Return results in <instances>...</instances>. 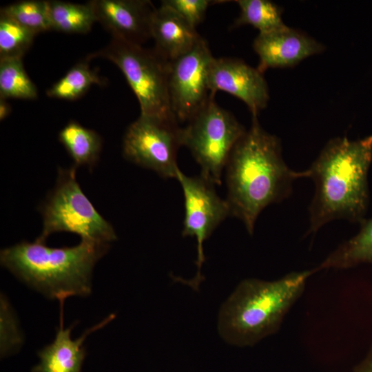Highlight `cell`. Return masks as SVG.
<instances>
[{
    "mask_svg": "<svg viewBox=\"0 0 372 372\" xmlns=\"http://www.w3.org/2000/svg\"><path fill=\"white\" fill-rule=\"evenodd\" d=\"M37 34L0 12V59H22Z\"/></svg>",
    "mask_w": 372,
    "mask_h": 372,
    "instance_id": "cell-23",
    "label": "cell"
},
{
    "mask_svg": "<svg viewBox=\"0 0 372 372\" xmlns=\"http://www.w3.org/2000/svg\"><path fill=\"white\" fill-rule=\"evenodd\" d=\"M150 33L155 43L154 50L167 61L187 53L202 38L196 28L163 4L154 10Z\"/></svg>",
    "mask_w": 372,
    "mask_h": 372,
    "instance_id": "cell-15",
    "label": "cell"
},
{
    "mask_svg": "<svg viewBox=\"0 0 372 372\" xmlns=\"http://www.w3.org/2000/svg\"><path fill=\"white\" fill-rule=\"evenodd\" d=\"M317 271L316 268L292 271L272 281H241L219 311L220 335L229 344L247 347L276 333L307 280Z\"/></svg>",
    "mask_w": 372,
    "mask_h": 372,
    "instance_id": "cell-4",
    "label": "cell"
},
{
    "mask_svg": "<svg viewBox=\"0 0 372 372\" xmlns=\"http://www.w3.org/2000/svg\"><path fill=\"white\" fill-rule=\"evenodd\" d=\"M230 216L240 220L250 235L267 206L283 201L292 193L302 172L289 168L282 155L281 141L268 133L252 115L251 125L233 148L226 167Z\"/></svg>",
    "mask_w": 372,
    "mask_h": 372,
    "instance_id": "cell-1",
    "label": "cell"
},
{
    "mask_svg": "<svg viewBox=\"0 0 372 372\" xmlns=\"http://www.w3.org/2000/svg\"><path fill=\"white\" fill-rule=\"evenodd\" d=\"M253 49L259 57L258 70L293 67L304 59L322 52L323 44L304 32L286 26L269 32L258 33Z\"/></svg>",
    "mask_w": 372,
    "mask_h": 372,
    "instance_id": "cell-13",
    "label": "cell"
},
{
    "mask_svg": "<svg viewBox=\"0 0 372 372\" xmlns=\"http://www.w3.org/2000/svg\"><path fill=\"white\" fill-rule=\"evenodd\" d=\"M245 132L235 116L213 97L181 128V143L200 165V176L220 185L230 154Z\"/></svg>",
    "mask_w": 372,
    "mask_h": 372,
    "instance_id": "cell-7",
    "label": "cell"
},
{
    "mask_svg": "<svg viewBox=\"0 0 372 372\" xmlns=\"http://www.w3.org/2000/svg\"><path fill=\"white\" fill-rule=\"evenodd\" d=\"M114 63L138 99L141 115L178 123L174 116L168 92V61L155 50L112 38L101 50L90 54Z\"/></svg>",
    "mask_w": 372,
    "mask_h": 372,
    "instance_id": "cell-6",
    "label": "cell"
},
{
    "mask_svg": "<svg viewBox=\"0 0 372 372\" xmlns=\"http://www.w3.org/2000/svg\"><path fill=\"white\" fill-rule=\"evenodd\" d=\"M176 178L180 183L185 199L183 236L195 237L198 258L196 276L189 285L197 289L202 280L200 269L205 260L203 243L227 216L230 210L226 200L222 199L214 189V184L199 176H188L180 169Z\"/></svg>",
    "mask_w": 372,
    "mask_h": 372,
    "instance_id": "cell-10",
    "label": "cell"
},
{
    "mask_svg": "<svg viewBox=\"0 0 372 372\" xmlns=\"http://www.w3.org/2000/svg\"><path fill=\"white\" fill-rule=\"evenodd\" d=\"M214 56L202 37L187 53L168 61V92L171 110L178 122L189 121L214 97L208 74Z\"/></svg>",
    "mask_w": 372,
    "mask_h": 372,
    "instance_id": "cell-9",
    "label": "cell"
},
{
    "mask_svg": "<svg viewBox=\"0 0 372 372\" xmlns=\"http://www.w3.org/2000/svg\"><path fill=\"white\" fill-rule=\"evenodd\" d=\"M1 357L18 351L23 340L17 320L4 296H1Z\"/></svg>",
    "mask_w": 372,
    "mask_h": 372,
    "instance_id": "cell-24",
    "label": "cell"
},
{
    "mask_svg": "<svg viewBox=\"0 0 372 372\" xmlns=\"http://www.w3.org/2000/svg\"><path fill=\"white\" fill-rule=\"evenodd\" d=\"M52 30L70 34L90 32L96 20L94 10L88 1L75 3L59 0L48 1Z\"/></svg>",
    "mask_w": 372,
    "mask_h": 372,
    "instance_id": "cell-18",
    "label": "cell"
},
{
    "mask_svg": "<svg viewBox=\"0 0 372 372\" xmlns=\"http://www.w3.org/2000/svg\"><path fill=\"white\" fill-rule=\"evenodd\" d=\"M11 106L6 99H0V120H4L10 113Z\"/></svg>",
    "mask_w": 372,
    "mask_h": 372,
    "instance_id": "cell-26",
    "label": "cell"
},
{
    "mask_svg": "<svg viewBox=\"0 0 372 372\" xmlns=\"http://www.w3.org/2000/svg\"><path fill=\"white\" fill-rule=\"evenodd\" d=\"M96 21L112 38L142 45L151 38V19L156 8L147 0H92L89 1Z\"/></svg>",
    "mask_w": 372,
    "mask_h": 372,
    "instance_id": "cell-12",
    "label": "cell"
},
{
    "mask_svg": "<svg viewBox=\"0 0 372 372\" xmlns=\"http://www.w3.org/2000/svg\"><path fill=\"white\" fill-rule=\"evenodd\" d=\"M357 235L340 244L316 267L323 269H348L362 263H372V218L364 220Z\"/></svg>",
    "mask_w": 372,
    "mask_h": 372,
    "instance_id": "cell-17",
    "label": "cell"
},
{
    "mask_svg": "<svg viewBox=\"0 0 372 372\" xmlns=\"http://www.w3.org/2000/svg\"><path fill=\"white\" fill-rule=\"evenodd\" d=\"M110 244L81 240L77 245L50 247L43 242L22 241L1 251V265L44 296L59 302L92 292L96 262Z\"/></svg>",
    "mask_w": 372,
    "mask_h": 372,
    "instance_id": "cell-3",
    "label": "cell"
},
{
    "mask_svg": "<svg viewBox=\"0 0 372 372\" xmlns=\"http://www.w3.org/2000/svg\"><path fill=\"white\" fill-rule=\"evenodd\" d=\"M364 372H372V363Z\"/></svg>",
    "mask_w": 372,
    "mask_h": 372,
    "instance_id": "cell-27",
    "label": "cell"
},
{
    "mask_svg": "<svg viewBox=\"0 0 372 372\" xmlns=\"http://www.w3.org/2000/svg\"><path fill=\"white\" fill-rule=\"evenodd\" d=\"M63 305L64 301L60 302L59 326L55 338L38 352L39 362L32 368V372H81L86 355L83 345L85 340L90 333L108 324L115 316L111 314L87 329L81 337L73 340L71 331L74 325L66 329L63 326Z\"/></svg>",
    "mask_w": 372,
    "mask_h": 372,
    "instance_id": "cell-14",
    "label": "cell"
},
{
    "mask_svg": "<svg viewBox=\"0 0 372 372\" xmlns=\"http://www.w3.org/2000/svg\"><path fill=\"white\" fill-rule=\"evenodd\" d=\"M58 137L74 167L87 166L90 171L94 168L102 149V138L96 132L70 121L59 132Z\"/></svg>",
    "mask_w": 372,
    "mask_h": 372,
    "instance_id": "cell-16",
    "label": "cell"
},
{
    "mask_svg": "<svg viewBox=\"0 0 372 372\" xmlns=\"http://www.w3.org/2000/svg\"><path fill=\"white\" fill-rule=\"evenodd\" d=\"M240 14L232 25L233 28L249 25L259 33H269L287 26L282 21V8L267 0H238Z\"/></svg>",
    "mask_w": 372,
    "mask_h": 372,
    "instance_id": "cell-19",
    "label": "cell"
},
{
    "mask_svg": "<svg viewBox=\"0 0 372 372\" xmlns=\"http://www.w3.org/2000/svg\"><path fill=\"white\" fill-rule=\"evenodd\" d=\"M1 12L37 34L52 30L48 1H19L2 8Z\"/></svg>",
    "mask_w": 372,
    "mask_h": 372,
    "instance_id": "cell-22",
    "label": "cell"
},
{
    "mask_svg": "<svg viewBox=\"0 0 372 372\" xmlns=\"http://www.w3.org/2000/svg\"><path fill=\"white\" fill-rule=\"evenodd\" d=\"M36 85L28 76L22 59H0V99H35Z\"/></svg>",
    "mask_w": 372,
    "mask_h": 372,
    "instance_id": "cell-21",
    "label": "cell"
},
{
    "mask_svg": "<svg viewBox=\"0 0 372 372\" xmlns=\"http://www.w3.org/2000/svg\"><path fill=\"white\" fill-rule=\"evenodd\" d=\"M181 128L177 122L143 115L127 128L123 153L129 161L152 169L163 178H175L179 169L177 152L181 143Z\"/></svg>",
    "mask_w": 372,
    "mask_h": 372,
    "instance_id": "cell-8",
    "label": "cell"
},
{
    "mask_svg": "<svg viewBox=\"0 0 372 372\" xmlns=\"http://www.w3.org/2000/svg\"><path fill=\"white\" fill-rule=\"evenodd\" d=\"M208 87L212 95L223 91L238 98L251 115H258L269 100L263 73L239 59L214 57L209 69Z\"/></svg>",
    "mask_w": 372,
    "mask_h": 372,
    "instance_id": "cell-11",
    "label": "cell"
},
{
    "mask_svg": "<svg viewBox=\"0 0 372 372\" xmlns=\"http://www.w3.org/2000/svg\"><path fill=\"white\" fill-rule=\"evenodd\" d=\"M76 167L58 169L56 185L39 207L43 230L37 241L45 242L56 232L68 231L81 240L110 244L117 236L112 225L95 209L76 178Z\"/></svg>",
    "mask_w": 372,
    "mask_h": 372,
    "instance_id": "cell-5",
    "label": "cell"
},
{
    "mask_svg": "<svg viewBox=\"0 0 372 372\" xmlns=\"http://www.w3.org/2000/svg\"><path fill=\"white\" fill-rule=\"evenodd\" d=\"M372 161V136L355 141L331 139L302 178H311L315 193L309 207L308 234L338 219L365 220L369 191L367 176Z\"/></svg>",
    "mask_w": 372,
    "mask_h": 372,
    "instance_id": "cell-2",
    "label": "cell"
},
{
    "mask_svg": "<svg viewBox=\"0 0 372 372\" xmlns=\"http://www.w3.org/2000/svg\"><path fill=\"white\" fill-rule=\"evenodd\" d=\"M212 2L209 0H164L161 4L175 11L191 26L196 28L204 19Z\"/></svg>",
    "mask_w": 372,
    "mask_h": 372,
    "instance_id": "cell-25",
    "label": "cell"
},
{
    "mask_svg": "<svg viewBox=\"0 0 372 372\" xmlns=\"http://www.w3.org/2000/svg\"><path fill=\"white\" fill-rule=\"evenodd\" d=\"M91 59L90 54L86 59L73 65L46 91L48 96L72 101L82 96L92 85H103L104 81L90 67Z\"/></svg>",
    "mask_w": 372,
    "mask_h": 372,
    "instance_id": "cell-20",
    "label": "cell"
}]
</instances>
